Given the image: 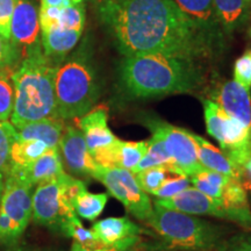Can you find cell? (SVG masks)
Here are the masks:
<instances>
[{"instance_id":"obj_1","label":"cell","mask_w":251,"mask_h":251,"mask_svg":"<svg viewBox=\"0 0 251 251\" xmlns=\"http://www.w3.org/2000/svg\"><path fill=\"white\" fill-rule=\"evenodd\" d=\"M99 17L125 57L164 54L199 61L218 55L174 0H100Z\"/></svg>"},{"instance_id":"obj_2","label":"cell","mask_w":251,"mask_h":251,"mask_svg":"<svg viewBox=\"0 0 251 251\" xmlns=\"http://www.w3.org/2000/svg\"><path fill=\"white\" fill-rule=\"evenodd\" d=\"M205 81L197 61L164 54L124 57L119 67V85L128 99H149L190 93Z\"/></svg>"},{"instance_id":"obj_3","label":"cell","mask_w":251,"mask_h":251,"mask_svg":"<svg viewBox=\"0 0 251 251\" xmlns=\"http://www.w3.org/2000/svg\"><path fill=\"white\" fill-rule=\"evenodd\" d=\"M55 72L56 65L43 52L25 58L13 71L14 107L11 121L15 128L45 119H58Z\"/></svg>"},{"instance_id":"obj_4","label":"cell","mask_w":251,"mask_h":251,"mask_svg":"<svg viewBox=\"0 0 251 251\" xmlns=\"http://www.w3.org/2000/svg\"><path fill=\"white\" fill-rule=\"evenodd\" d=\"M83 47L74 56L56 65L55 96L57 117L76 120L94 107L100 97V83L89 47Z\"/></svg>"},{"instance_id":"obj_5","label":"cell","mask_w":251,"mask_h":251,"mask_svg":"<svg viewBox=\"0 0 251 251\" xmlns=\"http://www.w3.org/2000/svg\"><path fill=\"white\" fill-rule=\"evenodd\" d=\"M147 224L170 248L203 251H225L228 248L226 230L222 227L156 203L152 205V213Z\"/></svg>"},{"instance_id":"obj_6","label":"cell","mask_w":251,"mask_h":251,"mask_svg":"<svg viewBox=\"0 0 251 251\" xmlns=\"http://www.w3.org/2000/svg\"><path fill=\"white\" fill-rule=\"evenodd\" d=\"M85 183L68 174L39 185L33 192L34 224L61 231L71 216L77 215L72 207V200Z\"/></svg>"},{"instance_id":"obj_7","label":"cell","mask_w":251,"mask_h":251,"mask_svg":"<svg viewBox=\"0 0 251 251\" xmlns=\"http://www.w3.org/2000/svg\"><path fill=\"white\" fill-rule=\"evenodd\" d=\"M33 215V186L9 171L0 199V244L14 246Z\"/></svg>"},{"instance_id":"obj_8","label":"cell","mask_w":251,"mask_h":251,"mask_svg":"<svg viewBox=\"0 0 251 251\" xmlns=\"http://www.w3.org/2000/svg\"><path fill=\"white\" fill-rule=\"evenodd\" d=\"M207 133L218 141L221 151L243 170L251 152V128L231 118L209 99L202 100Z\"/></svg>"},{"instance_id":"obj_9","label":"cell","mask_w":251,"mask_h":251,"mask_svg":"<svg viewBox=\"0 0 251 251\" xmlns=\"http://www.w3.org/2000/svg\"><path fill=\"white\" fill-rule=\"evenodd\" d=\"M188 178L197 190L215 200L228 213L230 221L240 220L250 212L246 188L241 181L203 168Z\"/></svg>"},{"instance_id":"obj_10","label":"cell","mask_w":251,"mask_h":251,"mask_svg":"<svg viewBox=\"0 0 251 251\" xmlns=\"http://www.w3.org/2000/svg\"><path fill=\"white\" fill-rule=\"evenodd\" d=\"M92 178L105 185L108 193L122 202L131 215L147 224L152 213V203L148 194L144 193L137 184L133 172L121 168L99 165Z\"/></svg>"},{"instance_id":"obj_11","label":"cell","mask_w":251,"mask_h":251,"mask_svg":"<svg viewBox=\"0 0 251 251\" xmlns=\"http://www.w3.org/2000/svg\"><path fill=\"white\" fill-rule=\"evenodd\" d=\"M141 122L151 134L158 135L163 140L178 174L190 177L202 168L198 161L196 143L190 130L176 127L161 119L153 118L152 115L142 117Z\"/></svg>"},{"instance_id":"obj_12","label":"cell","mask_w":251,"mask_h":251,"mask_svg":"<svg viewBox=\"0 0 251 251\" xmlns=\"http://www.w3.org/2000/svg\"><path fill=\"white\" fill-rule=\"evenodd\" d=\"M39 9L33 0H14L9 40L17 47L21 61L43 52L40 39Z\"/></svg>"},{"instance_id":"obj_13","label":"cell","mask_w":251,"mask_h":251,"mask_svg":"<svg viewBox=\"0 0 251 251\" xmlns=\"http://www.w3.org/2000/svg\"><path fill=\"white\" fill-rule=\"evenodd\" d=\"M62 162L72 176L79 178H92L98 164L87 149L81 131L74 126H65L58 144Z\"/></svg>"},{"instance_id":"obj_14","label":"cell","mask_w":251,"mask_h":251,"mask_svg":"<svg viewBox=\"0 0 251 251\" xmlns=\"http://www.w3.org/2000/svg\"><path fill=\"white\" fill-rule=\"evenodd\" d=\"M174 2L201 31L216 54L224 50L226 35L216 18L214 0H174Z\"/></svg>"},{"instance_id":"obj_15","label":"cell","mask_w":251,"mask_h":251,"mask_svg":"<svg viewBox=\"0 0 251 251\" xmlns=\"http://www.w3.org/2000/svg\"><path fill=\"white\" fill-rule=\"evenodd\" d=\"M101 247L131 248L142 243V235L148 233L129 218H107L97 221L91 228Z\"/></svg>"},{"instance_id":"obj_16","label":"cell","mask_w":251,"mask_h":251,"mask_svg":"<svg viewBox=\"0 0 251 251\" xmlns=\"http://www.w3.org/2000/svg\"><path fill=\"white\" fill-rule=\"evenodd\" d=\"M153 203L190 215H208L229 220L228 213L215 200L200 192L196 187H187L180 193L168 199H156Z\"/></svg>"},{"instance_id":"obj_17","label":"cell","mask_w":251,"mask_h":251,"mask_svg":"<svg viewBox=\"0 0 251 251\" xmlns=\"http://www.w3.org/2000/svg\"><path fill=\"white\" fill-rule=\"evenodd\" d=\"M219 105L231 118L251 128L250 91L244 89L235 80H226L216 84L209 92V98Z\"/></svg>"},{"instance_id":"obj_18","label":"cell","mask_w":251,"mask_h":251,"mask_svg":"<svg viewBox=\"0 0 251 251\" xmlns=\"http://www.w3.org/2000/svg\"><path fill=\"white\" fill-rule=\"evenodd\" d=\"M108 112L105 106H98L76 119V127L84 135L91 156L119 140L108 127Z\"/></svg>"},{"instance_id":"obj_19","label":"cell","mask_w":251,"mask_h":251,"mask_svg":"<svg viewBox=\"0 0 251 251\" xmlns=\"http://www.w3.org/2000/svg\"><path fill=\"white\" fill-rule=\"evenodd\" d=\"M191 136L196 143L197 157L200 165L207 170L219 172L228 177L244 183V171L235 165L221 150L215 148L211 142L191 131Z\"/></svg>"},{"instance_id":"obj_20","label":"cell","mask_w":251,"mask_h":251,"mask_svg":"<svg viewBox=\"0 0 251 251\" xmlns=\"http://www.w3.org/2000/svg\"><path fill=\"white\" fill-rule=\"evenodd\" d=\"M9 171L18 174L33 187L55 179V178L65 174L58 148L49 149L48 151H46L36 161L27 165L26 168L11 169Z\"/></svg>"},{"instance_id":"obj_21","label":"cell","mask_w":251,"mask_h":251,"mask_svg":"<svg viewBox=\"0 0 251 251\" xmlns=\"http://www.w3.org/2000/svg\"><path fill=\"white\" fill-rule=\"evenodd\" d=\"M81 30L65 29L61 27H51L42 30V50L50 63L63 61L65 56L75 48L79 41Z\"/></svg>"},{"instance_id":"obj_22","label":"cell","mask_w":251,"mask_h":251,"mask_svg":"<svg viewBox=\"0 0 251 251\" xmlns=\"http://www.w3.org/2000/svg\"><path fill=\"white\" fill-rule=\"evenodd\" d=\"M214 7L226 36L242 29L251 19L250 0H214Z\"/></svg>"},{"instance_id":"obj_23","label":"cell","mask_w":251,"mask_h":251,"mask_svg":"<svg viewBox=\"0 0 251 251\" xmlns=\"http://www.w3.org/2000/svg\"><path fill=\"white\" fill-rule=\"evenodd\" d=\"M65 125L61 119H45L26 124L17 129V140H39L49 149H57Z\"/></svg>"},{"instance_id":"obj_24","label":"cell","mask_w":251,"mask_h":251,"mask_svg":"<svg viewBox=\"0 0 251 251\" xmlns=\"http://www.w3.org/2000/svg\"><path fill=\"white\" fill-rule=\"evenodd\" d=\"M156 166H162V168L168 169L172 174H177V169L172 158L169 155L168 150L165 148V144L158 135L152 134V137L148 140V149H147L146 155L141 159L136 168L133 170V174L146 170V169L156 168Z\"/></svg>"},{"instance_id":"obj_25","label":"cell","mask_w":251,"mask_h":251,"mask_svg":"<svg viewBox=\"0 0 251 251\" xmlns=\"http://www.w3.org/2000/svg\"><path fill=\"white\" fill-rule=\"evenodd\" d=\"M107 201L108 193H91L84 187L75 196L72 207L78 216L94 221L105 209Z\"/></svg>"},{"instance_id":"obj_26","label":"cell","mask_w":251,"mask_h":251,"mask_svg":"<svg viewBox=\"0 0 251 251\" xmlns=\"http://www.w3.org/2000/svg\"><path fill=\"white\" fill-rule=\"evenodd\" d=\"M49 147L39 140H15L11 149V169H24L36 161Z\"/></svg>"},{"instance_id":"obj_27","label":"cell","mask_w":251,"mask_h":251,"mask_svg":"<svg viewBox=\"0 0 251 251\" xmlns=\"http://www.w3.org/2000/svg\"><path fill=\"white\" fill-rule=\"evenodd\" d=\"M148 149V141L126 142L119 140L115 146V168L133 172Z\"/></svg>"},{"instance_id":"obj_28","label":"cell","mask_w":251,"mask_h":251,"mask_svg":"<svg viewBox=\"0 0 251 251\" xmlns=\"http://www.w3.org/2000/svg\"><path fill=\"white\" fill-rule=\"evenodd\" d=\"M17 140V129L8 121H0V197L11 170V149Z\"/></svg>"},{"instance_id":"obj_29","label":"cell","mask_w":251,"mask_h":251,"mask_svg":"<svg viewBox=\"0 0 251 251\" xmlns=\"http://www.w3.org/2000/svg\"><path fill=\"white\" fill-rule=\"evenodd\" d=\"M15 69H0V121H7L14 107V87L12 74Z\"/></svg>"},{"instance_id":"obj_30","label":"cell","mask_w":251,"mask_h":251,"mask_svg":"<svg viewBox=\"0 0 251 251\" xmlns=\"http://www.w3.org/2000/svg\"><path fill=\"white\" fill-rule=\"evenodd\" d=\"M61 233L67 235L69 237L74 238V241L81 247L89 248V249H96V248H100V246L97 238L91 229H86L83 227L80 220L78 219L77 215L71 216L67 221L64 222L63 227L61 229Z\"/></svg>"},{"instance_id":"obj_31","label":"cell","mask_w":251,"mask_h":251,"mask_svg":"<svg viewBox=\"0 0 251 251\" xmlns=\"http://www.w3.org/2000/svg\"><path fill=\"white\" fill-rule=\"evenodd\" d=\"M135 178H136L137 184L142 188L144 193L149 196L155 192L161 185L164 183L165 179H168L172 174L168 169L162 168V166H156V168H150L142 170L137 174H134Z\"/></svg>"},{"instance_id":"obj_32","label":"cell","mask_w":251,"mask_h":251,"mask_svg":"<svg viewBox=\"0 0 251 251\" xmlns=\"http://www.w3.org/2000/svg\"><path fill=\"white\" fill-rule=\"evenodd\" d=\"M85 25V8H84V1L75 2L69 6H63L61 9L58 23L56 26L65 28V29H84Z\"/></svg>"},{"instance_id":"obj_33","label":"cell","mask_w":251,"mask_h":251,"mask_svg":"<svg viewBox=\"0 0 251 251\" xmlns=\"http://www.w3.org/2000/svg\"><path fill=\"white\" fill-rule=\"evenodd\" d=\"M190 184L191 180L187 176L174 174L168 179H165L164 183L157 188L151 196L155 197L156 199H168V198L175 197L176 194L186 190L187 187H190Z\"/></svg>"},{"instance_id":"obj_34","label":"cell","mask_w":251,"mask_h":251,"mask_svg":"<svg viewBox=\"0 0 251 251\" xmlns=\"http://www.w3.org/2000/svg\"><path fill=\"white\" fill-rule=\"evenodd\" d=\"M234 80L243 86L244 89H251V56L250 52H246L235 62L234 65Z\"/></svg>"},{"instance_id":"obj_35","label":"cell","mask_w":251,"mask_h":251,"mask_svg":"<svg viewBox=\"0 0 251 251\" xmlns=\"http://www.w3.org/2000/svg\"><path fill=\"white\" fill-rule=\"evenodd\" d=\"M21 62V56L11 40H6L0 35V69L13 68Z\"/></svg>"},{"instance_id":"obj_36","label":"cell","mask_w":251,"mask_h":251,"mask_svg":"<svg viewBox=\"0 0 251 251\" xmlns=\"http://www.w3.org/2000/svg\"><path fill=\"white\" fill-rule=\"evenodd\" d=\"M14 0H0V35L9 40Z\"/></svg>"},{"instance_id":"obj_37","label":"cell","mask_w":251,"mask_h":251,"mask_svg":"<svg viewBox=\"0 0 251 251\" xmlns=\"http://www.w3.org/2000/svg\"><path fill=\"white\" fill-rule=\"evenodd\" d=\"M228 251H251L250 235H237L228 242Z\"/></svg>"},{"instance_id":"obj_38","label":"cell","mask_w":251,"mask_h":251,"mask_svg":"<svg viewBox=\"0 0 251 251\" xmlns=\"http://www.w3.org/2000/svg\"><path fill=\"white\" fill-rule=\"evenodd\" d=\"M140 246L131 248H118V247H100L96 249H89V248L81 247L80 244L74 242L71 247V251H140Z\"/></svg>"},{"instance_id":"obj_39","label":"cell","mask_w":251,"mask_h":251,"mask_svg":"<svg viewBox=\"0 0 251 251\" xmlns=\"http://www.w3.org/2000/svg\"><path fill=\"white\" fill-rule=\"evenodd\" d=\"M243 171H244V183H243V186L246 187L248 179L251 181V152H250V156H249V158H248L247 163L243 166Z\"/></svg>"},{"instance_id":"obj_40","label":"cell","mask_w":251,"mask_h":251,"mask_svg":"<svg viewBox=\"0 0 251 251\" xmlns=\"http://www.w3.org/2000/svg\"><path fill=\"white\" fill-rule=\"evenodd\" d=\"M64 0H41V6L43 7H62Z\"/></svg>"},{"instance_id":"obj_41","label":"cell","mask_w":251,"mask_h":251,"mask_svg":"<svg viewBox=\"0 0 251 251\" xmlns=\"http://www.w3.org/2000/svg\"><path fill=\"white\" fill-rule=\"evenodd\" d=\"M249 35H250V37H251V28H250V30H249Z\"/></svg>"},{"instance_id":"obj_42","label":"cell","mask_w":251,"mask_h":251,"mask_svg":"<svg viewBox=\"0 0 251 251\" xmlns=\"http://www.w3.org/2000/svg\"><path fill=\"white\" fill-rule=\"evenodd\" d=\"M17 251H30V250H17Z\"/></svg>"},{"instance_id":"obj_43","label":"cell","mask_w":251,"mask_h":251,"mask_svg":"<svg viewBox=\"0 0 251 251\" xmlns=\"http://www.w3.org/2000/svg\"><path fill=\"white\" fill-rule=\"evenodd\" d=\"M250 52V56H251V51H249Z\"/></svg>"},{"instance_id":"obj_44","label":"cell","mask_w":251,"mask_h":251,"mask_svg":"<svg viewBox=\"0 0 251 251\" xmlns=\"http://www.w3.org/2000/svg\"><path fill=\"white\" fill-rule=\"evenodd\" d=\"M0 199H1V197H0Z\"/></svg>"},{"instance_id":"obj_45","label":"cell","mask_w":251,"mask_h":251,"mask_svg":"<svg viewBox=\"0 0 251 251\" xmlns=\"http://www.w3.org/2000/svg\"><path fill=\"white\" fill-rule=\"evenodd\" d=\"M250 1H251V0H250Z\"/></svg>"}]
</instances>
